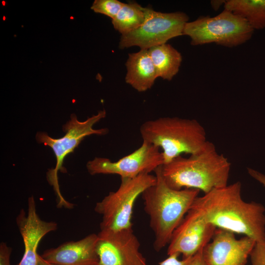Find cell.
<instances>
[{
	"instance_id": "obj_3",
	"label": "cell",
	"mask_w": 265,
	"mask_h": 265,
	"mask_svg": "<svg viewBox=\"0 0 265 265\" xmlns=\"http://www.w3.org/2000/svg\"><path fill=\"white\" fill-rule=\"evenodd\" d=\"M160 167L154 171L155 183L141 194L144 209L154 235V248L158 252L168 244L174 231L200 192L196 189L171 188L162 177Z\"/></svg>"
},
{
	"instance_id": "obj_23",
	"label": "cell",
	"mask_w": 265,
	"mask_h": 265,
	"mask_svg": "<svg viewBox=\"0 0 265 265\" xmlns=\"http://www.w3.org/2000/svg\"><path fill=\"white\" fill-rule=\"evenodd\" d=\"M247 172L253 179L261 184L265 187V175L251 168H247Z\"/></svg>"
},
{
	"instance_id": "obj_10",
	"label": "cell",
	"mask_w": 265,
	"mask_h": 265,
	"mask_svg": "<svg viewBox=\"0 0 265 265\" xmlns=\"http://www.w3.org/2000/svg\"><path fill=\"white\" fill-rule=\"evenodd\" d=\"M97 235L99 265H147L132 227L100 230Z\"/></svg>"
},
{
	"instance_id": "obj_19",
	"label": "cell",
	"mask_w": 265,
	"mask_h": 265,
	"mask_svg": "<svg viewBox=\"0 0 265 265\" xmlns=\"http://www.w3.org/2000/svg\"><path fill=\"white\" fill-rule=\"evenodd\" d=\"M124 3L118 0H95L91 9L95 12L102 14L113 19Z\"/></svg>"
},
{
	"instance_id": "obj_25",
	"label": "cell",
	"mask_w": 265,
	"mask_h": 265,
	"mask_svg": "<svg viewBox=\"0 0 265 265\" xmlns=\"http://www.w3.org/2000/svg\"><path fill=\"white\" fill-rule=\"evenodd\" d=\"M225 0H212L211 6L214 10H217L221 6L224 5Z\"/></svg>"
},
{
	"instance_id": "obj_8",
	"label": "cell",
	"mask_w": 265,
	"mask_h": 265,
	"mask_svg": "<svg viewBox=\"0 0 265 265\" xmlns=\"http://www.w3.org/2000/svg\"><path fill=\"white\" fill-rule=\"evenodd\" d=\"M189 17L182 12L162 13L146 7V18L136 29L121 35L119 47L124 49L137 46L141 50L166 44L169 40L183 35Z\"/></svg>"
},
{
	"instance_id": "obj_18",
	"label": "cell",
	"mask_w": 265,
	"mask_h": 265,
	"mask_svg": "<svg viewBox=\"0 0 265 265\" xmlns=\"http://www.w3.org/2000/svg\"><path fill=\"white\" fill-rule=\"evenodd\" d=\"M146 7L136 2L124 3L121 9L112 20L115 30L121 35L130 33L140 27L146 18Z\"/></svg>"
},
{
	"instance_id": "obj_26",
	"label": "cell",
	"mask_w": 265,
	"mask_h": 265,
	"mask_svg": "<svg viewBox=\"0 0 265 265\" xmlns=\"http://www.w3.org/2000/svg\"><path fill=\"white\" fill-rule=\"evenodd\" d=\"M37 265H55L48 262V261L44 259L41 257V256L39 255Z\"/></svg>"
},
{
	"instance_id": "obj_22",
	"label": "cell",
	"mask_w": 265,
	"mask_h": 265,
	"mask_svg": "<svg viewBox=\"0 0 265 265\" xmlns=\"http://www.w3.org/2000/svg\"><path fill=\"white\" fill-rule=\"evenodd\" d=\"M11 248L6 243H0V265H11L10 255Z\"/></svg>"
},
{
	"instance_id": "obj_6",
	"label": "cell",
	"mask_w": 265,
	"mask_h": 265,
	"mask_svg": "<svg viewBox=\"0 0 265 265\" xmlns=\"http://www.w3.org/2000/svg\"><path fill=\"white\" fill-rule=\"evenodd\" d=\"M106 116L105 109L88 118L84 121H80L75 114L71 115L70 119L63 126L65 135L59 138L50 137L45 132H37L36 141L50 147L56 158V165L53 169H49L47 173V179L50 185L53 186L58 200V206L66 208H72L73 205L67 201L62 196L58 183V170L65 172L62 166L66 157L73 152L81 141L86 136L92 135H105L108 130L106 128L94 129V126Z\"/></svg>"
},
{
	"instance_id": "obj_12",
	"label": "cell",
	"mask_w": 265,
	"mask_h": 265,
	"mask_svg": "<svg viewBox=\"0 0 265 265\" xmlns=\"http://www.w3.org/2000/svg\"><path fill=\"white\" fill-rule=\"evenodd\" d=\"M256 243L248 237L237 239L234 233L216 228L202 256L208 265H245Z\"/></svg>"
},
{
	"instance_id": "obj_16",
	"label": "cell",
	"mask_w": 265,
	"mask_h": 265,
	"mask_svg": "<svg viewBox=\"0 0 265 265\" xmlns=\"http://www.w3.org/2000/svg\"><path fill=\"white\" fill-rule=\"evenodd\" d=\"M148 51L158 78L171 80L179 71L182 61L181 53L166 43L151 47Z\"/></svg>"
},
{
	"instance_id": "obj_14",
	"label": "cell",
	"mask_w": 265,
	"mask_h": 265,
	"mask_svg": "<svg viewBox=\"0 0 265 265\" xmlns=\"http://www.w3.org/2000/svg\"><path fill=\"white\" fill-rule=\"evenodd\" d=\"M97 238V234H91L78 241H68L47 250L41 256L55 265H99Z\"/></svg>"
},
{
	"instance_id": "obj_2",
	"label": "cell",
	"mask_w": 265,
	"mask_h": 265,
	"mask_svg": "<svg viewBox=\"0 0 265 265\" xmlns=\"http://www.w3.org/2000/svg\"><path fill=\"white\" fill-rule=\"evenodd\" d=\"M231 163L209 141L199 153L179 156L160 166V173L171 188L196 189L204 194L228 185Z\"/></svg>"
},
{
	"instance_id": "obj_21",
	"label": "cell",
	"mask_w": 265,
	"mask_h": 265,
	"mask_svg": "<svg viewBox=\"0 0 265 265\" xmlns=\"http://www.w3.org/2000/svg\"><path fill=\"white\" fill-rule=\"evenodd\" d=\"M179 255L178 253H173L168 255L167 258L159 263V265H190L194 256L180 260L178 259Z\"/></svg>"
},
{
	"instance_id": "obj_4",
	"label": "cell",
	"mask_w": 265,
	"mask_h": 265,
	"mask_svg": "<svg viewBox=\"0 0 265 265\" xmlns=\"http://www.w3.org/2000/svg\"><path fill=\"white\" fill-rule=\"evenodd\" d=\"M143 141L162 150L164 163L182 154L202 152L209 141L204 128L195 119L163 117L148 120L140 127Z\"/></svg>"
},
{
	"instance_id": "obj_1",
	"label": "cell",
	"mask_w": 265,
	"mask_h": 265,
	"mask_svg": "<svg viewBox=\"0 0 265 265\" xmlns=\"http://www.w3.org/2000/svg\"><path fill=\"white\" fill-rule=\"evenodd\" d=\"M239 181L198 196L190 208L216 228L241 234L256 242L265 241V208L244 201Z\"/></svg>"
},
{
	"instance_id": "obj_24",
	"label": "cell",
	"mask_w": 265,
	"mask_h": 265,
	"mask_svg": "<svg viewBox=\"0 0 265 265\" xmlns=\"http://www.w3.org/2000/svg\"><path fill=\"white\" fill-rule=\"evenodd\" d=\"M202 251L194 255L190 265H208L203 258Z\"/></svg>"
},
{
	"instance_id": "obj_17",
	"label": "cell",
	"mask_w": 265,
	"mask_h": 265,
	"mask_svg": "<svg viewBox=\"0 0 265 265\" xmlns=\"http://www.w3.org/2000/svg\"><path fill=\"white\" fill-rule=\"evenodd\" d=\"M224 7L244 18L254 30L265 28V0H227Z\"/></svg>"
},
{
	"instance_id": "obj_13",
	"label": "cell",
	"mask_w": 265,
	"mask_h": 265,
	"mask_svg": "<svg viewBox=\"0 0 265 265\" xmlns=\"http://www.w3.org/2000/svg\"><path fill=\"white\" fill-rule=\"evenodd\" d=\"M16 220L25 247L23 256L17 265H37L39 242L46 234L56 230L57 224L54 222L44 221L39 217L33 196L28 199L27 213L22 209Z\"/></svg>"
},
{
	"instance_id": "obj_15",
	"label": "cell",
	"mask_w": 265,
	"mask_h": 265,
	"mask_svg": "<svg viewBox=\"0 0 265 265\" xmlns=\"http://www.w3.org/2000/svg\"><path fill=\"white\" fill-rule=\"evenodd\" d=\"M126 66L125 81L138 92L150 89L158 78L148 50L129 53Z\"/></svg>"
},
{
	"instance_id": "obj_7",
	"label": "cell",
	"mask_w": 265,
	"mask_h": 265,
	"mask_svg": "<svg viewBox=\"0 0 265 265\" xmlns=\"http://www.w3.org/2000/svg\"><path fill=\"white\" fill-rule=\"evenodd\" d=\"M156 177L142 173L133 178L121 179L120 186L97 202L95 211L102 215L100 230H118L132 227L134 203L140 195L153 185Z\"/></svg>"
},
{
	"instance_id": "obj_5",
	"label": "cell",
	"mask_w": 265,
	"mask_h": 265,
	"mask_svg": "<svg viewBox=\"0 0 265 265\" xmlns=\"http://www.w3.org/2000/svg\"><path fill=\"white\" fill-rule=\"evenodd\" d=\"M254 31L244 18L224 9L216 16H200L187 22L183 35L190 37L193 46L214 43L232 48L250 40Z\"/></svg>"
},
{
	"instance_id": "obj_20",
	"label": "cell",
	"mask_w": 265,
	"mask_h": 265,
	"mask_svg": "<svg viewBox=\"0 0 265 265\" xmlns=\"http://www.w3.org/2000/svg\"><path fill=\"white\" fill-rule=\"evenodd\" d=\"M250 257L251 265H265V241L256 243Z\"/></svg>"
},
{
	"instance_id": "obj_9",
	"label": "cell",
	"mask_w": 265,
	"mask_h": 265,
	"mask_svg": "<svg viewBox=\"0 0 265 265\" xmlns=\"http://www.w3.org/2000/svg\"><path fill=\"white\" fill-rule=\"evenodd\" d=\"M163 163V156L159 148L143 141L138 149L116 161L97 157L89 160L86 167L92 175L116 174L120 176L121 179H129L135 178L142 173H150Z\"/></svg>"
},
{
	"instance_id": "obj_11",
	"label": "cell",
	"mask_w": 265,
	"mask_h": 265,
	"mask_svg": "<svg viewBox=\"0 0 265 265\" xmlns=\"http://www.w3.org/2000/svg\"><path fill=\"white\" fill-rule=\"evenodd\" d=\"M216 229L196 211L190 208L172 235L167 255L178 253L183 258L194 256L210 242Z\"/></svg>"
}]
</instances>
